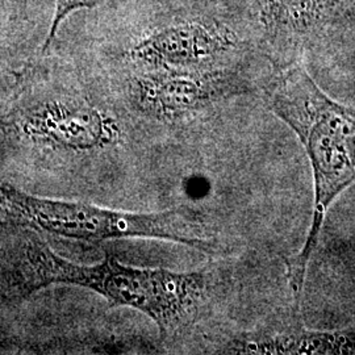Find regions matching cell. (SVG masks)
<instances>
[{
  "label": "cell",
  "instance_id": "cell-9",
  "mask_svg": "<svg viewBox=\"0 0 355 355\" xmlns=\"http://www.w3.org/2000/svg\"><path fill=\"white\" fill-rule=\"evenodd\" d=\"M103 1L104 0H55V10H54L55 12H54L53 20H51L49 36L46 38L45 45H44V51H46V48L51 45L53 38L55 37V35H57L58 28L67 15L74 12L76 10H80V8L95 7Z\"/></svg>",
  "mask_w": 355,
  "mask_h": 355
},
{
  "label": "cell",
  "instance_id": "cell-8",
  "mask_svg": "<svg viewBox=\"0 0 355 355\" xmlns=\"http://www.w3.org/2000/svg\"><path fill=\"white\" fill-rule=\"evenodd\" d=\"M26 132L42 140L70 149L103 146L112 130L102 114L91 108L48 104L26 119Z\"/></svg>",
  "mask_w": 355,
  "mask_h": 355
},
{
  "label": "cell",
  "instance_id": "cell-3",
  "mask_svg": "<svg viewBox=\"0 0 355 355\" xmlns=\"http://www.w3.org/2000/svg\"><path fill=\"white\" fill-rule=\"evenodd\" d=\"M0 199L29 225L67 239L98 243L114 239L144 237L178 242L202 252L212 250V243L196 236L184 209L149 215L132 214L32 196L1 183Z\"/></svg>",
  "mask_w": 355,
  "mask_h": 355
},
{
  "label": "cell",
  "instance_id": "cell-4",
  "mask_svg": "<svg viewBox=\"0 0 355 355\" xmlns=\"http://www.w3.org/2000/svg\"><path fill=\"white\" fill-rule=\"evenodd\" d=\"M237 45V38L225 26L187 21L145 38L132 54L150 64L195 67L214 61Z\"/></svg>",
  "mask_w": 355,
  "mask_h": 355
},
{
  "label": "cell",
  "instance_id": "cell-2",
  "mask_svg": "<svg viewBox=\"0 0 355 355\" xmlns=\"http://www.w3.org/2000/svg\"><path fill=\"white\" fill-rule=\"evenodd\" d=\"M29 287L74 284L102 295L112 306H130L152 318L162 336L175 334L200 316L211 292L209 274L137 268L112 255L94 266L78 265L41 242L29 246Z\"/></svg>",
  "mask_w": 355,
  "mask_h": 355
},
{
  "label": "cell",
  "instance_id": "cell-10",
  "mask_svg": "<svg viewBox=\"0 0 355 355\" xmlns=\"http://www.w3.org/2000/svg\"><path fill=\"white\" fill-rule=\"evenodd\" d=\"M1 3H4V4H16V0H1Z\"/></svg>",
  "mask_w": 355,
  "mask_h": 355
},
{
  "label": "cell",
  "instance_id": "cell-5",
  "mask_svg": "<svg viewBox=\"0 0 355 355\" xmlns=\"http://www.w3.org/2000/svg\"><path fill=\"white\" fill-rule=\"evenodd\" d=\"M232 89L220 71H171L139 80L140 104L149 112L165 116L198 111L218 101Z\"/></svg>",
  "mask_w": 355,
  "mask_h": 355
},
{
  "label": "cell",
  "instance_id": "cell-1",
  "mask_svg": "<svg viewBox=\"0 0 355 355\" xmlns=\"http://www.w3.org/2000/svg\"><path fill=\"white\" fill-rule=\"evenodd\" d=\"M268 105L304 146L313 175L315 198L304 245L286 261L295 306L300 308L309 262L330 205L355 183V108L331 99L299 64L274 80Z\"/></svg>",
  "mask_w": 355,
  "mask_h": 355
},
{
  "label": "cell",
  "instance_id": "cell-6",
  "mask_svg": "<svg viewBox=\"0 0 355 355\" xmlns=\"http://www.w3.org/2000/svg\"><path fill=\"white\" fill-rule=\"evenodd\" d=\"M234 354L354 355L355 328L315 330L305 328L299 318L279 329L242 334L225 346Z\"/></svg>",
  "mask_w": 355,
  "mask_h": 355
},
{
  "label": "cell",
  "instance_id": "cell-7",
  "mask_svg": "<svg viewBox=\"0 0 355 355\" xmlns=\"http://www.w3.org/2000/svg\"><path fill=\"white\" fill-rule=\"evenodd\" d=\"M267 38L296 45L321 33L343 13V0H257Z\"/></svg>",
  "mask_w": 355,
  "mask_h": 355
}]
</instances>
